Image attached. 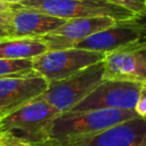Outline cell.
Returning a JSON list of instances; mask_svg holds the SVG:
<instances>
[{"label":"cell","instance_id":"6da1fadb","mask_svg":"<svg viewBox=\"0 0 146 146\" xmlns=\"http://www.w3.org/2000/svg\"><path fill=\"white\" fill-rule=\"evenodd\" d=\"M137 117L139 116L135 111L116 108L96 110L81 113H60L47 128L44 141L52 140L62 143L71 138L97 133Z\"/></svg>","mask_w":146,"mask_h":146},{"label":"cell","instance_id":"7a4b0ae2","mask_svg":"<svg viewBox=\"0 0 146 146\" xmlns=\"http://www.w3.org/2000/svg\"><path fill=\"white\" fill-rule=\"evenodd\" d=\"M14 6L43 13L65 21L104 16L121 22L138 17L133 13L106 0H25Z\"/></svg>","mask_w":146,"mask_h":146},{"label":"cell","instance_id":"3957f363","mask_svg":"<svg viewBox=\"0 0 146 146\" xmlns=\"http://www.w3.org/2000/svg\"><path fill=\"white\" fill-rule=\"evenodd\" d=\"M59 114L55 107L39 96L6 115L0 120V124L2 130L10 135L30 143H42L47 128Z\"/></svg>","mask_w":146,"mask_h":146},{"label":"cell","instance_id":"277c9868","mask_svg":"<svg viewBox=\"0 0 146 146\" xmlns=\"http://www.w3.org/2000/svg\"><path fill=\"white\" fill-rule=\"evenodd\" d=\"M104 80V63H96L64 79L48 83L41 97L59 113L68 112Z\"/></svg>","mask_w":146,"mask_h":146},{"label":"cell","instance_id":"5b68a950","mask_svg":"<svg viewBox=\"0 0 146 146\" xmlns=\"http://www.w3.org/2000/svg\"><path fill=\"white\" fill-rule=\"evenodd\" d=\"M141 46H146L145 17L116 22L114 25L75 43L72 48L90 50L105 55L112 51Z\"/></svg>","mask_w":146,"mask_h":146},{"label":"cell","instance_id":"8992f818","mask_svg":"<svg viewBox=\"0 0 146 146\" xmlns=\"http://www.w3.org/2000/svg\"><path fill=\"white\" fill-rule=\"evenodd\" d=\"M104 59V54L78 48L48 50L33 59V70L48 83L64 80Z\"/></svg>","mask_w":146,"mask_h":146},{"label":"cell","instance_id":"52a82bcc","mask_svg":"<svg viewBox=\"0 0 146 146\" xmlns=\"http://www.w3.org/2000/svg\"><path fill=\"white\" fill-rule=\"evenodd\" d=\"M140 87V83L135 82L103 80L68 112L81 113L108 108L135 111Z\"/></svg>","mask_w":146,"mask_h":146},{"label":"cell","instance_id":"ba28073f","mask_svg":"<svg viewBox=\"0 0 146 146\" xmlns=\"http://www.w3.org/2000/svg\"><path fill=\"white\" fill-rule=\"evenodd\" d=\"M65 22V19L14 5L10 10L0 14V25L11 38H42Z\"/></svg>","mask_w":146,"mask_h":146},{"label":"cell","instance_id":"9c48e42d","mask_svg":"<svg viewBox=\"0 0 146 146\" xmlns=\"http://www.w3.org/2000/svg\"><path fill=\"white\" fill-rule=\"evenodd\" d=\"M146 137V121L137 117L104 131L71 138L59 146H138Z\"/></svg>","mask_w":146,"mask_h":146},{"label":"cell","instance_id":"30bf717a","mask_svg":"<svg viewBox=\"0 0 146 146\" xmlns=\"http://www.w3.org/2000/svg\"><path fill=\"white\" fill-rule=\"evenodd\" d=\"M104 80L146 83V46L104 55Z\"/></svg>","mask_w":146,"mask_h":146},{"label":"cell","instance_id":"8fae6325","mask_svg":"<svg viewBox=\"0 0 146 146\" xmlns=\"http://www.w3.org/2000/svg\"><path fill=\"white\" fill-rule=\"evenodd\" d=\"M117 21L111 17H82L67 19L55 31L43 35L42 39L49 50H59L72 48L75 43L86 38L114 25Z\"/></svg>","mask_w":146,"mask_h":146},{"label":"cell","instance_id":"7c38bea8","mask_svg":"<svg viewBox=\"0 0 146 146\" xmlns=\"http://www.w3.org/2000/svg\"><path fill=\"white\" fill-rule=\"evenodd\" d=\"M48 82L36 72L27 75L0 79V112L8 115L18 107L41 96Z\"/></svg>","mask_w":146,"mask_h":146},{"label":"cell","instance_id":"4fadbf2b","mask_svg":"<svg viewBox=\"0 0 146 146\" xmlns=\"http://www.w3.org/2000/svg\"><path fill=\"white\" fill-rule=\"evenodd\" d=\"M49 50L40 38H5L0 40V58L34 59Z\"/></svg>","mask_w":146,"mask_h":146},{"label":"cell","instance_id":"5bb4252c","mask_svg":"<svg viewBox=\"0 0 146 146\" xmlns=\"http://www.w3.org/2000/svg\"><path fill=\"white\" fill-rule=\"evenodd\" d=\"M33 59H5L0 58V79L32 74Z\"/></svg>","mask_w":146,"mask_h":146},{"label":"cell","instance_id":"9a60e30c","mask_svg":"<svg viewBox=\"0 0 146 146\" xmlns=\"http://www.w3.org/2000/svg\"><path fill=\"white\" fill-rule=\"evenodd\" d=\"M113 5L122 7L138 17L146 16V0H106Z\"/></svg>","mask_w":146,"mask_h":146},{"label":"cell","instance_id":"2e32d148","mask_svg":"<svg viewBox=\"0 0 146 146\" xmlns=\"http://www.w3.org/2000/svg\"><path fill=\"white\" fill-rule=\"evenodd\" d=\"M0 146H38V143H30L3 131V135L0 139Z\"/></svg>","mask_w":146,"mask_h":146},{"label":"cell","instance_id":"e0dca14e","mask_svg":"<svg viewBox=\"0 0 146 146\" xmlns=\"http://www.w3.org/2000/svg\"><path fill=\"white\" fill-rule=\"evenodd\" d=\"M135 112L137 113V115L139 117H141V119L146 117V83L141 84V87H140L138 99H137L136 107H135Z\"/></svg>","mask_w":146,"mask_h":146},{"label":"cell","instance_id":"ac0fdd59","mask_svg":"<svg viewBox=\"0 0 146 146\" xmlns=\"http://www.w3.org/2000/svg\"><path fill=\"white\" fill-rule=\"evenodd\" d=\"M11 9V5L6 2L5 0H0V14L1 13H5V11H8Z\"/></svg>","mask_w":146,"mask_h":146},{"label":"cell","instance_id":"d6986e66","mask_svg":"<svg viewBox=\"0 0 146 146\" xmlns=\"http://www.w3.org/2000/svg\"><path fill=\"white\" fill-rule=\"evenodd\" d=\"M38 146H59V144L52 140H46L42 143H38Z\"/></svg>","mask_w":146,"mask_h":146},{"label":"cell","instance_id":"ffe728a7","mask_svg":"<svg viewBox=\"0 0 146 146\" xmlns=\"http://www.w3.org/2000/svg\"><path fill=\"white\" fill-rule=\"evenodd\" d=\"M9 36V34L7 33V31L0 25V40H2V39H5V38H8Z\"/></svg>","mask_w":146,"mask_h":146},{"label":"cell","instance_id":"44dd1931","mask_svg":"<svg viewBox=\"0 0 146 146\" xmlns=\"http://www.w3.org/2000/svg\"><path fill=\"white\" fill-rule=\"evenodd\" d=\"M5 1L10 3V5H18V3H21V2H23L25 0H5Z\"/></svg>","mask_w":146,"mask_h":146},{"label":"cell","instance_id":"7402d4cb","mask_svg":"<svg viewBox=\"0 0 146 146\" xmlns=\"http://www.w3.org/2000/svg\"><path fill=\"white\" fill-rule=\"evenodd\" d=\"M138 146H146V137H145V138L141 140V143H140Z\"/></svg>","mask_w":146,"mask_h":146},{"label":"cell","instance_id":"603a6c76","mask_svg":"<svg viewBox=\"0 0 146 146\" xmlns=\"http://www.w3.org/2000/svg\"><path fill=\"white\" fill-rule=\"evenodd\" d=\"M2 135H3V130H2V128H1V124H0V139H1Z\"/></svg>","mask_w":146,"mask_h":146},{"label":"cell","instance_id":"cb8c5ba5","mask_svg":"<svg viewBox=\"0 0 146 146\" xmlns=\"http://www.w3.org/2000/svg\"><path fill=\"white\" fill-rule=\"evenodd\" d=\"M5 116H6V115H5V114H2V113L0 112V120H2V119H3Z\"/></svg>","mask_w":146,"mask_h":146},{"label":"cell","instance_id":"d4e9b609","mask_svg":"<svg viewBox=\"0 0 146 146\" xmlns=\"http://www.w3.org/2000/svg\"><path fill=\"white\" fill-rule=\"evenodd\" d=\"M144 120H145V121H146V117H145V119H144Z\"/></svg>","mask_w":146,"mask_h":146},{"label":"cell","instance_id":"484cf974","mask_svg":"<svg viewBox=\"0 0 146 146\" xmlns=\"http://www.w3.org/2000/svg\"><path fill=\"white\" fill-rule=\"evenodd\" d=\"M145 18H146V16H145Z\"/></svg>","mask_w":146,"mask_h":146}]
</instances>
